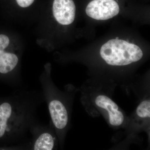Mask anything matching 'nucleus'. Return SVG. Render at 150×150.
<instances>
[{
  "label": "nucleus",
  "mask_w": 150,
  "mask_h": 150,
  "mask_svg": "<svg viewBox=\"0 0 150 150\" xmlns=\"http://www.w3.org/2000/svg\"><path fill=\"white\" fill-rule=\"evenodd\" d=\"M116 39H118V37L116 38Z\"/></svg>",
  "instance_id": "f8f14e48"
},
{
  "label": "nucleus",
  "mask_w": 150,
  "mask_h": 150,
  "mask_svg": "<svg viewBox=\"0 0 150 150\" xmlns=\"http://www.w3.org/2000/svg\"><path fill=\"white\" fill-rule=\"evenodd\" d=\"M34 0H16L18 4L23 8L29 6L34 2Z\"/></svg>",
  "instance_id": "9b49d317"
},
{
  "label": "nucleus",
  "mask_w": 150,
  "mask_h": 150,
  "mask_svg": "<svg viewBox=\"0 0 150 150\" xmlns=\"http://www.w3.org/2000/svg\"><path fill=\"white\" fill-rule=\"evenodd\" d=\"M55 138L48 129L42 130L35 135L32 143L34 150H51L55 146Z\"/></svg>",
  "instance_id": "0eeeda50"
},
{
  "label": "nucleus",
  "mask_w": 150,
  "mask_h": 150,
  "mask_svg": "<svg viewBox=\"0 0 150 150\" xmlns=\"http://www.w3.org/2000/svg\"><path fill=\"white\" fill-rule=\"evenodd\" d=\"M41 85L54 127L58 130H64L69 123V113L67 107L62 100L54 96L46 81H43Z\"/></svg>",
  "instance_id": "7ed1b4c3"
},
{
  "label": "nucleus",
  "mask_w": 150,
  "mask_h": 150,
  "mask_svg": "<svg viewBox=\"0 0 150 150\" xmlns=\"http://www.w3.org/2000/svg\"><path fill=\"white\" fill-rule=\"evenodd\" d=\"M101 58L109 65L123 66L140 61L143 56L137 45L121 39H111L101 47Z\"/></svg>",
  "instance_id": "f03ea898"
},
{
  "label": "nucleus",
  "mask_w": 150,
  "mask_h": 150,
  "mask_svg": "<svg viewBox=\"0 0 150 150\" xmlns=\"http://www.w3.org/2000/svg\"><path fill=\"white\" fill-rule=\"evenodd\" d=\"M53 12L56 20L64 25H69L74 20L76 6L73 0H54Z\"/></svg>",
  "instance_id": "39448f33"
},
{
  "label": "nucleus",
  "mask_w": 150,
  "mask_h": 150,
  "mask_svg": "<svg viewBox=\"0 0 150 150\" xmlns=\"http://www.w3.org/2000/svg\"><path fill=\"white\" fill-rule=\"evenodd\" d=\"M29 98L16 96L0 104V139L6 136L17 143L33 128L35 105Z\"/></svg>",
  "instance_id": "f257e3e1"
},
{
  "label": "nucleus",
  "mask_w": 150,
  "mask_h": 150,
  "mask_svg": "<svg viewBox=\"0 0 150 150\" xmlns=\"http://www.w3.org/2000/svg\"><path fill=\"white\" fill-rule=\"evenodd\" d=\"M95 103L98 107L107 110L109 114V122L113 126H119L123 123L124 117L119 110L118 105L112 100L105 95L97 97Z\"/></svg>",
  "instance_id": "423d86ee"
},
{
  "label": "nucleus",
  "mask_w": 150,
  "mask_h": 150,
  "mask_svg": "<svg viewBox=\"0 0 150 150\" xmlns=\"http://www.w3.org/2000/svg\"><path fill=\"white\" fill-rule=\"evenodd\" d=\"M137 113L140 118H150V101L146 100L142 101L137 108Z\"/></svg>",
  "instance_id": "1a4fd4ad"
},
{
  "label": "nucleus",
  "mask_w": 150,
  "mask_h": 150,
  "mask_svg": "<svg viewBox=\"0 0 150 150\" xmlns=\"http://www.w3.org/2000/svg\"><path fill=\"white\" fill-rule=\"evenodd\" d=\"M9 39L8 36L4 34L0 35V55L4 51L5 49L8 46Z\"/></svg>",
  "instance_id": "9d476101"
},
{
  "label": "nucleus",
  "mask_w": 150,
  "mask_h": 150,
  "mask_svg": "<svg viewBox=\"0 0 150 150\" xmlns=\"http://www.w3.org/2000/svg\"><path fill=\"white\" fill-rule=\"evenodd\" d=\"M118 4L114 0H93L86 8L87 15L97 20H107L119 12Z\"/></svg>",
  "instance_id": "20e7f679"
},
{
  "label": "nucleus",
  "mask_w": 150,
  "mask_h": 150,
  "mask_svg": "<svg viewBox=\"0 0 150 150\" xmlns=\"http://www.w3.org/2000/svg\"><path fill=\"white\" fill-rule=\"evenodd\" d=\"M18 63L16 54L4 51L0 55V73L7 74L13 71Z\"/></svg>",
  "instance_id": "6e6552de"
}]
</instances>
